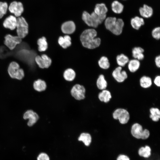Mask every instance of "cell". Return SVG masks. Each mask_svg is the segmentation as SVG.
Listing matches in <instances>:
<instances>
[{
	"mask_svg": "<svg viewBox=\"0 0 160 160\" xmlns=\"http://www.w3.org/2000/svg\"><path fill=\"white\" fill-rule=\"evenodd\" d=\"M97 32L94 29L88 28L84 30L80 36L82 46L85 48L93 49L98 47L101 43V39L96 37Z\"/></svg>",
	"mask_w": 160,
	"mask_h": 160,
	"instance_id": "cell-1",
	"label": "cell"
},
{
	"mask_svg": "<svg viewBox=\"0 0 160 160\" xmlns=\"http://www.w3.org/2000/svg\"><path fill=\"white\" fill-rule=\"evenodd\" d=\"M7 71L10 76L12 79L20 80L24 76L25 73L23 69L20 68L19 64L15 61L10 63Z\"/></svg>",
	"mask_w": 160,
	"mask_h": 160,
	"instance_id": "cell-2",
	"label": "cell"
},
{
	"mask_svg": "<svg viewBox=\"0 0 160 160\" xmlns=\"http://www.w3.org/2000/svg\"><path fill=\"white\" fill-rule=\"evenodd\" d=\"M16 29L17 35L22 39L25 38L28 34V24L23 17H20L17 18Z\"/></svg>",
	"mask_w": 160,
	"mask_h": 160,
	"instance_id": "cell-3",
	"label": "cell"
},
{
	"mask_svg": "<svg viewBox=\"0 0 160 160\" xmlns=\"http://www.w3.org/2000/svg\"><path fill=\"white\" fill-rule=\"evenodd\" d=\"M113 118L118 120L121 124H127L130 119L129 112L126 109L122 108H118L115 110L113 113Z\"/></svg>",
	"mask_w": 160,
	"mask_h": 160,
	"instance_id": "cell-4",
	"label": "cell"
},
{
	"mask_svg": "<svg viewBox=\"0 0 160 160\" xmlns=\"http://www.w3.org/2000/svg\"><path fill=\"white\" fill-rule=\"evenodd\" d=\"M22 42V39L17 35L8 34L4 37V44L11 50L14 49L17 46L20 44Z\"/></svg>",
	"mask_w": 160,
	"mask_h": 160,
	"instance_id": "cell-5",
	"label": "cell"
},
{
	"mask_svg": "<svg viewBox=\"0 0 160 160\" xmlns=\"http://www.w3.org/2000/svg\"><path fill=\"white\" fill-rule=\"evenodd\" d=\"M86 89L84 87L79 84L74 85L71 90V96L76 100H81L85 97Z\"/></svg>",
	"mask_w": 160,
	"mask_h": 160,
	"instance_id": "cell-6",
	"label": "cell"
},
{
	"mask_svg": "<svg viewBox=\"0 0 160 160\" xmlns=\"http://www.w3.org/2000/svg\"><path fill=\"white\" fill-rule=\"evenodd\" d=\"M8 8L10 12L13 14L17 17H20L24 11L23 5L20 2L13 1L12 2Z\"/></svg>",
	"mask_w": 160,
	"mask_h": 160,
	"instance_id": "cell-7",
	"label": "cell"
},
{
	"mask_svg": "<svg viewBox=\"0 0 160 160\" xmlns=\"http://www.w3.org/2000/svg\"><path fill=\"white\" fill-rule=\"evenodd\" d=\"M112 76L114 79L119 83L123 82L128 77L126 72L125 71L122 70V67L119 66L117 67L113 71Z\"/></svg>",
	"mask_w": 160,
	"mask_h": 160,
	"instance_id": "cell-8",
	"label": "cell"
},
{
	"mask_svg": "<svg viewBox=\"0 0 160 160\" xmlns=\"http://www.w3.org/2000/svg\"><path fill=\"white\" fill-rule=\"evenodd\" d=\"M23 118L25 120L28 119V125L31 127L37 122L39 119V117L38 114L33 110H28L24 113Z\"/></svg>",
	"mask_w": 160,
	"mask_h": 160,
	"instance_id": "cell-9",
	"label": "cell"
},
{
	"mask_svg": "<svg viewBox=\"0 0 160 160\" xmlns=\"http://www.w3.org/2000/svg\"><path fill=\"white\" fill-rule=\"evenodd\" d=\"M76 26L74 22L69 20L63 23L61 25V29L64 34H71L75 31Z\"/></svg>",
	"mask_w": 160,
	"mask_h": 160,
	"instance_id": "cell-10",
	"label": "cell"
},
{
	"mask_svg": "<svg viewBox=\"0 0 160 160\" xmlns=\"http://www.w3.org/2000/svg\"><path fill=\"white\" fill-rule=\"evenodd\" d=\"M17 23V18L15 16L10 15L4 20L3 25L6 29L13 31L16 28Z\"/></svg>",
	"mask_w": 160,
	"mask_h": 160,
	"instance_id": "cell-11",
	"label": "cell"
},
{
	"mask_svg": "<svg viewBox=\"0 0 160 160\" xmlns=\"http://www.w3.org/2000/svg\"><path fill=\"white\" fill-rule=\"evenodd\" d=\"M143 129L142 126L138 123H135L132 126L130 132L132 136L137 139H141Z\"/></svg>",
	"mask_w": 160,
	"mask_h": 160,
	"instance_id": "cell-12",
	"label": "cell"
},
{
	"mask_svg": "<svg viewBox=\"0 0 160 160\" xmlns=\"http://www.w3.org/2000/svg\"><path fill=\"white\" fill-rule=\"evenodd\" d=\"M82 19L85 23L89 27L96 28L99 25L94 22L90 14L86 11L83 12L82 15Z\"/></svg>",
	"mask_w": 160,
	"mask_h": 160,
	"instance_id": "cell-13",
	"label": "cell"
},
{
	"mask_svg": "<svg viewBox=\"0 0 160 160\" xmlns=\"http://www.w3.org/2000/svg\"><path fill=\"white\" fill-rule=\"evenodd\" d=\"M139 12L140 15L143 18H148L151 17L153 14L152 7L146 4L140 8Z\"/></svg>",
	"mask_w": 160,
	"mask_h": 160,
	"instance_id": "cell-14",
	"label": "cell"
},
{
	"mask_svg": "<svg viewBox=\"0 0 160 160\" xmlns=\"http://www.w3.org/2000/svg\"><path fill=\"white\" fill-rule=\"evenodd\" d=\"M124 26L123 20L120 18L117 19L115 24L111 32L115 35H119L122 33Z\"/></svg>",
	"mask_w": 160,
	"mask_h": 160,
	"instance_id": "cell-15",
	"label": "cell"
},
{
	"mask_svg": "<svg viewBox=\"0 0 160 160\" xmlns=\"http://www.w3.org/2000/svg\"><path fill=\"white\" fill-rule=\"evenodd\" d=\"M71 36L68 35H66L64 36H60L58 39V43L63 48L65 49L71 45Z\"/></svg>",
	"mask_w": 160,
	"mask_h": 160,
	"instance_id": "cell-16",
	"label": "cell"
},
{
	"mask_svg": "<svg viewBox=\"0 0 160 160\" xmlns=\"http://www.w3.org/2000/svg\"><path fill=\"white\" fill-rule=\"evenodd\" d=\"M145 23L143 18L136 16L132 18L130 20L131 25L133 28L138 30Z\"/></svg>",
	"mask_w": 160,
	"mask_h": 160,
	"instance_id": "cell-17",
	"label": "cell"
},
{
	"mask_svg": "<svg viewBox=\"0 0 160 160\" xmlns=\"http://www.w3.org/2000/svg\"><path fill=\"white\" fill-rule=\"evenodd\" d=\"M144 49L140 47H135L132 50V56L134 59L139 60H143L144 57Z\"/></svg>",
	"mask_w": 160,
	"mask_h": 160,
	"instance_id": "cell-18",
	"label": "cell"
},
{
	"mask_svg": "<svg viewBox=\"0 0 160 160\" xmlns=\"http://www.w3.org/2000/svg\"><path fill=\"white\" fill-rule=\"evenodd\" d=\"M108 11L105 4L103 3L97 4L95 5L94 12L98 15H106Z\"/></svg>",
	"mask_w": 160,
	"mask_h": 160,
	"instance_id": "cell-19",
	"label": "cell"
},
{
	"mask_svg": "<svg viewBox=\"0 0 160 160\" xmlns=\"http://www.w3.org/2000/svg\"><path fill=\"white\" fill-rule=\"evenodd\" d=\"M140 65L139 60L134 59L129 60L128 63V68L130 72L134 73L139 69Z\"/></svg>",
	"mask_w": 160,
	"mask_h": 160,
	"instance_id": "cell-20",
	"label": "cell"
},
{
	"mask_svg": "<svg viewBox=\"0 0 160 160\" xmlns=\"http://www.w3.org/2000/svg\"><path fill=\"white\" fill-rule=\"evenodd\" d=\"M37 44L38 46V49L39 52H44L48 48L47 39L44 36L39 38L37 40Z\"/></svg>",
	"mask_w": 160,
	"mask_h": 160,
	"instance_id": "cell-21",
	"label": "cell"
},
{
	"mask_svg": "<svg viewBox=\"0 0 160 160\" xmlns=\"http://www.w3.org/2000/svg\"><path fill=\"white\" fill-rule=\"evenodd\" d=\"M47 87V84L45 81L41 79H38L34 81L33 83L34 89L39 92L45 90Z\"/></svg>",
	"mask_w": 160,
	"mask_h": 160,
	"instance_id": "cell-22",
	"label": "cell"
},
{
	"mask_svg": "<svg viewBox=\"0 0 160 160\" xmlns=\"http://www.w3.org/2000/svg\"><path fill=\"white\" fill-rule=\"evenodd\" d=\"M76 73L73 69L68 68L66 69L63 73V77L64 79L68 81H73L75 78Z\"/></svg>",
	"mask_w": 160,
	"mask_h": 160,
	"instance_id": "cell-23",
	"label": "cell"
},
{
	"mask_svg": "<svg viewBox=\"0 0 160 160\" xmlns=\"http://www.w3.org/2000/svg\"><path fill=\"white\" fill-rule=\"evenodd\" d=\"M111 8L113 12L117 14H120L123 12L124 6L118 1L115 0L112 3Z\"/></svg>",
	"mask_w": 160,
	"mask_h": 160,
	"instance_id": "cell-24",
	"label": "cell"
},
{
	"mask_svg": "<svg viewBox=\"0 0 160 160\" xmlns=\"http://www.w3.org/2000/svg\"><path fill=\"white\" fill-rule=\"evenodd\" d=\"M98 97L101 101L107 103L110 101L112 96L110 92L105 89L99 93Z\"/></svg>",
	"mask_w": 160,
	"mask_h": 160,
	"instance_id": "cell-25",
	"label": "cell"
},
{
	"mask_svg": "<svg viewBox=\"0 0 160 160\" xmlns=\"http://www.w3.org/2000/svg\"><path fill=\"white\" fill-rule=\"evenodd\" d=\"M116 20V18L115 17H106L104 21V25L105 28L111 31L114 26Z\"/></svg>",
	"mask_w": 160,
	"mask_h": 160,
	"instance_id": "cell-26",
	"label": "cell"
},
{
	"mask_svg": "<svg viewBox=\"0 0 160 160\" xmlns=\"http://www.w3.org/2000/svg\"><path fill=\"white\" fill-rule=\"evenodd\" d=\"M138 154L141 157L145 158H148L151 155V148L148 145L142 147L139 149Z\"/></svg>",
	"mask_w": 160,
	"mask_h": 160,
	"instance_id": "cell-27",
	"label": "cell"
},
{
	"mask_svg": "<svg viewBox=\"0 0 160 160\" xmlns=\"http://www.w3.org/2000/svg\"><path fill=\"white\" fill-rule=\"evenodd\" d=\"M116 59L117 64L119 66L121 67L125 66L129 61L128 57L123 54L117 55Z\"/></svg>",
	"mask_w": 160,
	"mask_h": 160,
	"instance_id": "cell-28",
	"label": "cell"
},
{
	"mask_svg": "<svg viewBox=\"0 0 160 160\" xmlns=\"http://www.w3.org/2000/svg\"><path fill=\"white\" fill-rule=\"evenodd\" d=\"M96 85L98 89L101 90L105 89L107 86V81L103 74L100 75L96 81Z\"/></svg>",
	"mask_w": 160,
	"mask_h": 160,
	"instance_id": "cell-29",
	"label": "cell"
},
{
	"mask_svg": "<svg viewBox=\"0 0 160 160\" xmlns=\"http://www.w3.org/2000/svg\"><path fill=\"white\" fill-rule=\"evenodd\" d=\"M140 83L141 87L144 88H147L152 85V81L149 77L143 76L140 79Z\"/></svg>",
	"mask_w": 160,
	"mask_h": 160,
	"instance_id": "cell-30",
	"label": "cell"
},
{
	"mask_svg": "<svg viewBox=\"0 0 160 160\" xmlns=\"http://www.w3.org/2000/svg\"><path fill=\"white\" fill-rule=\"evenodd\" d=\"M150 117L154 122L158 121L160 119V111L157 108H152L150 109Z\"/></svg>",
	"mask_w": 160,
	"mask_h": 160,
	"instance_id": "cell-31",
	"label": "cell"
},
{
	"mask_svg": "<svg viewBox=\"0 0 160 160\" xmlns=\"http://www.w3.org/2000/svg\"><path fill=\"white\" fill-rule=\"evenodd\" d=\"M98 63L100 68L103 69H107L110 67L109 60L105 56H102L98 60Z\"/></svg>",
	"mask_w": 160,
	"mask_h": 160,
	"instance_id": "cell-32",
	"label": "cell"
},
{
	"mask_svg": "<svg viewBox=\"0 0 160 160\" xmlns=\"http://www.w3.org/2000/svg\"><path fill=\"white\" fill-rule=\"evenodd\" d=\"M78 140L83 142L85 145L88 146L91 143L92 137L89 133H82L79 137Z\"/></svg>",
	"mask_w": 160,
	"mask_h": 160,
	"instance_id": "cell-33",
	"label": "cell"
},
{
	"mask_svg": "<svg viewBox=\"0 0 160 160\" xmlns=\"http://www.w3.org/2000/svg\"><path fill=\"white\" fill-rule=\"evenodd\" d=\"M8 7L7 2H0V19L6 13Z\"/></svg>",
	"mask_w": 160,
	"mask_h": 160,
	"instance_id": "cell-34",
	"label": "cell"
},
{
	"mask_svg": "<svg viewBox=\"0 0 160 160\" xmlns=\"http://www.w3.org/2000/svg\"><path fill=\"white\" fill-rule=\"evenodd\" d=\"M41 56L43 60L45 68H49L52 63L51 58L45 54H43Z\"/></svg>",
	"mask_w": 160,
	"mask_h": 160,
	"instance_id": "cell-35",
	"label": "cell"
},
{
	"mask_svg": "<svg viewBox=\"0 0 160 160\" xmlns=\"http://www.w3.org/2000/svg\"><path fill=\"white\" fill-rule=\"evenodd\" d=\"M34 61L39 68L41 69L45 68L43 60L41 56L36 55L35 57Z\"/></svg>",
	"mask_w": 160,
	"mask_h": 160,
	"instance_id": "cell-36",
	"label": "cell"
},
{
	"mask_svg": "<svg viewBox=\"0 0 160 160\" xmlns=\"http://www.w3.org/2000/svg\"><path fill=\"white\" fill-rule=\"evenodd\" d=\"M153 37L156 39L159 40L160 38V27H157L153 28L151 32Z\"/></svg>",
	"mask_w": 160,
	"mask_h": 160,
	"instance_id": "cell-37",
	"label": "cell"
},
{
	"mask_svg": "<svg viewBox=\"0 0 160 160\" xmlns=\"http://www.w3.org/2000/svg\"><path fill=\"white\" fill-rule=\"evenodd\" d=\"M160 153H151L150 157L146 158L145 160H160Z\"/></svg>",
	"mask_w": 160,
	"mask_h": 160,
	"instance_id": "cell-38",
	"label": "cell"
},
{
	"mask_svg": "<svg viewBox=\"0 0 160 160\" xmlns=\"http://www.w3.org/2000/svg\"><path fill=\"white\" fill-rule=\"evenodd\" d=\"M150 135V132L147 129H144L141 135V139L143 140L148 139Z\"/></svg>",
	"mask_w": 160,
	"mask_h": 160,
	"instance_id": "cell-39",
	"label": "cell"
},
{
	"mask_svg": "<svg viewBox=\"0 0 160 160\" xmlns=\"http://www.w3.org/2000/svg\"><path fill=\"white\" fill-rule=\"evenodd\" d=\"M37 160H49L48 156L46 153H40L37 157Z\"/></svg>",
	"mask_w": 160,
	"mask_h": 160,
	"instance_id": "cell-40",
	"label": "cell"
},
{
	"mask_svg": "<svg viewBox=\"0 0 160 160\" xmlns=\"http://www.w3.org/2000/svg\"><path fill=\"white\" fill-rule=\"evenodd\" d=\"M116 160H130L128 156L124 154H120L118 156Z\"/></svg>",
	"mask_w": 160,
	"mask_h": 160,
	"instance_id": "cell-41",
	"label": "cell"
},
{
	"mask_svg": "<svg viewBox=\"0 0 160 160\" xmlns=\"http://www.w3.org/2000/svg\"><path fill=\"white\" fill-rule=\"evenodd\" d=\"M154 84L157 87L160 86V76H156L154 80Z\"/></svg>",
	"mask_w": 160,
	"mask_h": 160,
	"instance_id": "cell-42",
	"label": "cell"
},
{
	"mask_svg": "<svg viewBox=\"0 0 160 160\" xmlns=\"http://www.w3.org/2000/svg\"><path fill=\"white\" fill-rule=\"evenodd\" d=\"M155 62L156 66L158 68L160 67V56H156L155 59Z\"/></svg>",
	"mask_w": 160,
	"mask_h": 160,
	"instance_id": "cell-43",
	"label": "cell"
},
{
	"mask_svg": "<svg viewBox=\"0 0 160 160\" xmlns=\"http://www.w3.org/2000/svg\"></svg>",
	"mask_w": 160,
	"mask_h": 160,
	"instance_id": "cell-44",
	"label": "cell"
}]
</instances>
